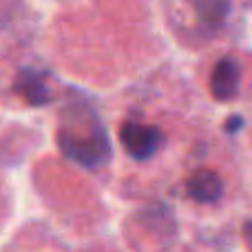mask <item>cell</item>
Here are the masks:
<instances>
[{"label":"cell","instance_id":"1","mask_svg":"<svg viewBox=\"0 0 252 252\" xmlns=\"http://www.w3.org/2000/svg\"><path fill=\"white\" fill-rule=\"evenodd\" d=\"M58 146L66 159H71L82 168L95 170L109 164L111 142L106 124L102 122L95 104L89 97H73L62 109Z\"/></svg>","mask_w":252,"mask_h":252},{"label":"cell","instance_id":"2","mask_svg":"<svg viewBox=\"0 0 252 252\" xmlns=\"http://www.w3.org/2000/svg\"><path fill=\"white\" fill-rule=\"evenodd\" d=\"M120 139L130 157L151 159L164 144V133L157 126H146L139 122H126L120 128Z\"/></svg>","mask_w":252,"mask_h":252},{"label":"cell","instance_id":"3","mask_svg":"<svg viewBox=\"0 0 252 252\" xmlns=\"http://www.w3.org/2000/svg\"><path fill=\"white\" fill-rule=\"evenodd\" d=\"M210 89L217 100H232L239 91V64L232 58H223L217 62L210 78Z\"/></svg>","mask_w":252,"mask_h":252},{"label":"cell","instance_id":"4","mask_svg":"<svg viewBox=\"0 0 252 252\" xmlns=\"http://www.w3.org/2000/svg\"><path fill=\"white\" fill-rule=\"evenodd\" d=\"M188 195L192 199L201 201V204H213L221 197L223 192V184H221V177H219L215 170H208V168H199L188 177Z\"/></svg>","mask_w":252,"mask_h":252},{"label":"cell","instance_id":"5","mask_svg":"<svg viewBox=\"0 0 252 252\" xmlns=\"http://www.w3.org/2000/svg\"><path fill=\"white\" fill-rule=\"evenodd\" d=\"M16 91L31 106H44L51 102V91L47 89L44 80L35 71H22L16 80Z\"/></svg>","mask_w":252,"mask_h":252},{"label":"cell","instance_id":"6","mask_svg":"<svg viewBox=\"0 0 252 252\" xmlns=\"http://www.w3.org/2000/svg\"><path fill=\"white\" fill-rule=\"evenodd\" d=\"M201 25L219 29L230 13V0H188Z\"/></svg>","mask_w":252,"mask_h":252},{"label":"cell","instance_id":"7","mask_svg":"<svg viewBox=\"0 0 252 252\" xmlns=\"http://www.w3.org/2000/svg\"><path fill=\"white\" fill-rule=\"evenodd\" d=\"M244 237H246V244H248V248L252 250V219L244 226Z\"/></svg>","mask_w":252,"mask_h":252}]
</instances>
